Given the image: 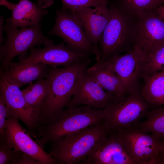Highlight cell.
Masks as SVG:
<instances>
[{
	"mask_svg": "<svg viewBox=\"0 0 164 164\" xmlns=\"http://www.w3.org/2000/svg\"><path fill=\"white\" fill-rule=\"evenodd\" d=\"M92 61L91 57H86L66 67L49 66L45 78L49 92L38 117V128L47 124L68 106L79 80Z\"/></svg>",
	"mask_w": 164,
	"mask_h": 164,
	"instance_id": "cell-1",
	"label": "cell"
},
{
	"mask_svg": "<svg viewBox=\"0 0 164 164\" xmlns=\"http://www.w3.org/2000/svg\"><path fill=\"white\" fill-rule=\"evenodd\" d=\"M104 119L103 109L87 106H68L47 124L37 129L36 141L43 148L64 136L102 123Z\"/></svg>",
	"mask_w": 164,
	"mask_h": 164,
	"instance_id": "cell-2",
	"label": "cell"
},
{
	"mask_svg": "<svg viewBox=\"0 0 164 164\" xmlns=\"http://www.w3.org/2000/svg\"><path fill=\"white\" fill-rule=\"evenodd\" d=\"M108 132L104 122L90 126L51 142L49 153L61 164H81Z\"/></svg>",
	"mask_w": 164,
	"mask_h": 164,
	"instance_id": "cell-3",
	"label": "cell"
},
{
	"mask_svg": "<svg viewBox=\"0 0 164 164\" xmlns=\"http://www.w3.org/2000/svg\"><path fill=\"white\" fill-rule=\"evenodd\" d=\"M42 23L29 27L18 28L14 27L7 19L4 24L3 31L6 35L3 45H0V70L7 68L13 59L19 56V61L26 59L28 52L32 48L42 45L50 40L42 30Z\"/></svg>",
	"mask_w": 164,
	"mask_h": 164,
	"instance_id": "cell-4",
	"label": "cell"
},
{
	"mask_svg": "<svg viewBox=\"0 0 164 164\" xmlns=\"http://www.w3.org/2000/svg\"><path fill=\"white\" fill-rule=\"evenodd\" d=\"M109 8L110 18L98 44L99 60L119 55L129 43H134V19L115 6Z\"/></svg>",
	"mask_w": 164,
	"mask_h": 164,
	"instance_id": "cell-5",
	"label": "cell"
},
{
	"mask_svg": "<svg viewBox=\"0 0 164 164\" xmlns=\"http://www.w3.org/2000/svg\"><path fill=\"white\" fill-rule=\"evenodd\" d=\"M150 106L139 90L128 94L103 109L104 125L108 132H115L137 125L146 117Z\"/></svg>",
	"mask_w": 164,
	"mask_h": 164,
	"instance_id": "cell-6",
	"label": "cell"
},
{
	"mask_svg": "<svg viewBox=\"0 0 164 164\" xmlns=\"http://www.w3.org/2000/svg\"><path fill=\"white\" fill-rule=\"evenodd\" d=\"M53 28L48 31L52 36L63 39L69 49L84 55L86 57L94 56L99 60L98 51L90 41L80 22L73 14L66 10L57 9Z\"/></svg>",
	"mask_w": 164,
	"mask_h": 164,
	"instance_id": "cell-7",
	"label": "cell"
},
{
	"mask_svg": "<svg viewBox=\"0 0 164 164\" xmlns=\"http://www.w3.org/2000/svg\"><path fill=\"white\" fill-rule=\"evenodd\" d=\"M124 148L135 164H155L161 141L138 125L116 132Z\"/></svg>",
	"mask_w": 164,
	"mask_h": 164,
	"instance_id": "cell-8",
	"label": "cell"
},
{
	"mask_svg": "<svg viewBox=\"0 0 164 164\" xmlns=\"http://www.w3.org/2000/svg\"><path fill=\"white\" fill-rule=\"evenodd\" d=\"M65 43L63 41L60 43L55 44L50 40L43 45V48H32L27 58L18 62H12L7 68H17L36 63H41L54 67H66L87 57L82 54L69 49Z\"/></svg>",
	"mask_w": 164,
	"mask_h": 164,
	"instance_id": "cell-9",
	"label": "cell"
},
{
	"mask_svg": "<svg viewBox=\"0 0 164 164\" xmlns=\"http://www.w3.org/2000/svg\"><path fill=\"white\" fill-rule=\"evenodd\" d=\"M147 56L146 53L134 45L125 54L106 59L111 63L127 94L138 90V82L144 73Z\"/></svg>",
	"mask_w": 164,
	"mask_h": 164,
	"instance_id": "cell-10",
	"label": "cell"
},
{
	"mask_svg": "<svg viewBox=\"0 0 164 164\" xmlns=\"http://www.w3.org/2000/svg\"><path fill=\"white\" fill-rule=\"evenodd\" d=\"M134 45L147 55L164 45V20L155 9L134 19Z\"/></svg>",
	"mask_w": 164,
	"mask_h": 164,
	"instance_id": "cell-11",
	"label": "cell"
},
{
	"mask_svg": "<svg viewBox=\"0 0 164 164\" xmlns=\"http://www.w3.org/2000/svg\"><path fill=\"white\" fill-rule=\"evenodd\" d=\"M29 133L20 124L17 118L11 116L7 118L5 139L12 145L14 150L32 156L40 164H61L45 152L32 139Z\"/></svg>",
	"mask_w": 164,
	"mask_h": 164,
	"instance_id": "cell-12",
	"label": "cell"
},
{
	"mask_svg": "<svg viewBox=\"0 0 164 164\" xmlns=\"http://www.w3.org/2000/svg\"><path fill=\"white\" fill-rule=\"evenodd\" d=\"M82 164H135L117 132H109L92 148Z\"/></svg>",
	"mask_w": 164,
	"mask_h": 164,
	"instance_id": "cell-13",
	"label": "cell"
},
{
	"mask_svg": "<svg viewBox=\"0 0 164 164\" xmlns=\"http://www.w3.org/2000/svg\"><path fill=\"white\" fill-rule=\"evenodd\" d=\"M0 77V94L6 102L9 116H14L21 120L29 133L35 137L38 117L27 104L19 87L9 83L3 77Z\"/></svg>",
	"mask_w": 164,
	"mask_h": 164,
	"instance_id": "cell-14",
	"label": "cell"
},
{
	"mask_svg": "<svg viewBox=\"0 0 164 164\" xmlns=\"http://www.w3.org/2000/svg\"><path fill=\"white\" fill-rule=\"evenodd\" d=\"M87 69L74 91L68 106H87L103 109L111 104L115 97L99 85L87 74Z\"/></svg>",
	"mask_w": 164,
	"mask_h": 164,
	"instance_id": "cell-15",
	"label": "cell"
},
{
	"mask_svg": "<svg viewBox=\"0 0 164 164\" xmlns=\"http://www.w3.org/2000/svg\"><path fill=\"white\" fill-rule=\"evenodd\" d=\"M67 11L80 22L88 39L98 52V42L110 16L108 4Z\"/></svg>",
	"mask_w": 164,
	"mask_h": 164,
	"instance_id": "cell-16",
	"label": "cell"
},
{
	"mask_svg": "<svg viewBox=\"0 0 164 164\" xmlns=\"http://www.w3.org/2000/svg\"><path fill=\"white\" fill-rule=\"evenodd\" d=\"M88 75L104 90L120 99L127 94L120 80L107 59L99 60L86 70Z\"/></svg>",
	"mask_w": 164,
	"mask_h": 164,
	"instance_id": "cell-17",
	"label": "cell"
},
{
	"mask_svg": "<svg viewBox=\"0 0 164 164\" xmlns=\"http://www.w3.org/2000/svg\"><path fill=\"white\" fill-rule=\"evenodd\" d=\"M48 13L47 10L41 9L37 3L29 0H19L8 19L15 27L25 28L41 23Z\"/></svg>",
	"mask_w": 164,
	"mask_h": 164,
	"instance_id": "cell-18",
	"label": "cell"
},
{
	"mask_svg": "<svg viewBox=\"0 0 164 164\" xmlns=\"http://www.w3.org/2000/svg\"><path fill=\"white\" fill-rule=\"evenodd\" d=\"M49 68L47 65L36 63L17 68L0 70V76L9 84L19 88L36 80L46 78Z\"/></svg>",
	"mask_w": 164,
	"mask_h": 164,
	"instance_id": "cell-19",
	"label": "cell"
},
{
	"mask_svg": "<svg viewBox=\"0 0 164 164\" xmlns=\"http://www.w3.org/2000/svg\"><path fill=\"white\" fill-rule=\"evenodd\" d=\"M141 93L150 105L159 107L164 105V70L144 76Z\"/></svg>",
	"mask_w": 164,
	"mask_h": 164,
	"instance_id": "cell-20",
	"label": "cell"
},
{
	"mask_svg": "<svg viewBox=\"0 0 164 164\" xmlns=\"http://www.w3.org/2000/svg\"><path fill=\"white\" fill-rule=\"evenodd\" d=\"M49 87L47 80L41 78L22 90L26 103L38 118L47 96Z\"/></svg>",
	"mask_w": 164,
	"mask_h": 164,
	"instance_id": "cell-21",
	"label": "cell"
},
{
	"mask_svg": "<svg viewBox=\"0 0 164 164\" xmlns=\"http://www.w3.org/2000/svg\"><path fill=\"white\" fill-rule=\"evenodd\" d=\"M115 6L128 16L135 18L162 5L161 0H117Z\"/></svg>",
	"mask_w": 164,
	"mask_h": 164,
	"instance_id": "cell-22",
	"label": "cell"
},
{
	"mask_svg": "<svg viewBox=\"0 0 164 164\" xmlns=\"http://www.w3.org/2000/svg\"><path fill=\"white\" fill-rule=\"evenodd\" d=\"M146 118L138 124L140 128L160 140L164 138V107L149 111Z\"/></svg>",
	"mask_w": 164,
	"mask_h": 164,
	"instance_id": "cell-23",
	"label": "cell"
},
{
	"mask_svg": "<svg viewBox=\"0 0 164 164\" xmlns=\"http://www.w3.org/2000/svg\"><path fill=\"white\" fill-rule=\"evenodd\" d=\"M164 70V45L147 55L143 76Z\"/></svg>",
	"mask_w": 164,
	"mask_h": 164,
	"instance_id": "cell-24",
	"label": "cell"
},
{
	"mask_svg": "<svg viewBox=\"0 0 164 164\" xmlns=\"http://www.w3.org/2000/svg\"><path fill=\"white\" fill-rule=\"evenodd\" d=\"M23 153L14 150L5 140L0 141V164H16Z\"/></svg>",
	"mask_w": 164,
	"mask_h": 164,
	"instance_id": "cell-25",
	"label": "cell"
},
{
	"mask_svg": "<svg viewBox=\"0 0 164 164\" xmlns=\"http://www.w3.org/2000/svg\"><path fill=\"white\" fill-rule=\"evenodd\" d=\"M61 9L71 11L87 7H95L108 3V0H60Z\"/></svg>",
	"mask_w": 164,
	"mask_h": 164,
	"instance_id": "cell-26",
	"label": "cell"
},
{
	"mask_svg": "<svg viewBox=\"0 0 164 164\" xmlns=\"http://www.w3.org/2000/svg\"><path fill=\"white\" fill-rule=\"evenodd\" d=\"M8 116V108L6 102L0 94V141L5 140V128Z\"/></svg>",
	"mask_w": 164,
	"mask_h": 164,
	"instance_id": "cell-27",
	"label": "cell"
},
{
	"mask_svg": "<svg viewBox=\"0 0 164 164\" xmlns=\"http://www.w3.org/2000/svg\"><path fill=\"white\" fill-rule=\"evenodd\" d=\"M16 164H40L37 160L32 156L23 153Z\"/></svg>",
	"mask_w": 164,
	"mask_h": 164,
	"instance_id": "cell-28",
	"label": "cell"
},
{
	"mask_svg": "<svg viewBox=\"0 0 164 164\" xmlns=\"http://www.w3.org/2000/svg\"><path fill=\"white\" fill-rule=\"evenodd\" d=\"M36 3L41 9H45L53 5L54 3V0H37Z\"/></svg>",
	"mask_w": 164,
	"mask_h": 164,
	"instance_id": "cell-29",
	"label": "cell"
},
{
	"mask_svg": "<svg viewBox=\"0 0 164 164\" xmlns=\"http://www.w3.org/2000/svg\"><path fill=\"white\" fill-rule=\"evenodd\" d=\"M161 140L162 148L157 157L155 164H164V138Z\"/></svg>",
	"mask_w": 164,
	"mask_h": 164,
	"instance_id": "cell-30",
	"label": "cell"
},
{
	"mask_svg": "<svg viewBox=\"0 0 164 164\" xmlns=\"http://www.w3.org/2000/svg\"><path fill=\"white\" fill-rule=\"evenodd\" d=\"M0 5L6 7L8 9L12 11L16 6L17 4L11 3L7 0H0Z\"/></svg>",
	"mask_w": 164,
	"mask_h": 164,
	"instance_id": "cell-31",
	"label": "cell"
},
{
	"mask_svg": "<svg viewBox=\"0 0 164 164\" xmlns=\"http://www.w3.org/2000/svg\"><path fill=\"white\" fill-rule=\"evenodd\" d=\"M4 19L3 15H2L0 18V44L2 45V43L4 42L5 40L4 38L3 32L4 25Z\"/></svg>",
	"mask_w": 164,
	"mask_h": 164,
	"instance_id": "cell-32",
	"label": "cell"
},
{
	"mask_svg": "<svg viewBox=\"0 0 164 164\" xmlns=\"http://www.w3.org/2000/svg\"><path fill=\"white\" fill-rule=\"evenodd\" d=\"M155 10L159 16L164 20V4L158 7Z\"/></svg>",
	"mask_w": 164,
	"mask_h": 164,
	"instance_id": "cell-33",
	"label": "cell"
},
{
	"mask_svg": "<svg viewBox=\"0 0 164 164\" xmlns=\"http://www.w3.org/2000/svg\"><path fill=\"white\" fill-rule=\"evenodd\" d=\"M162 1H164V0H161Z\"/></svg>",
	"mask_w": 164,
	"mask_h": 164,
	"instance_id": "cell-34",
	"label": "cell"
},
{
	"mask_svg": "<svg viewBox=\"0 0 164 164\" xmlns=\"http://www.w3.org/2000/svg\"></svg>",
	"mask_w": 164,
	"mask_h": 164,
	"instance_id": "cell-35",
	"label": "cell"
}]
</instances>
